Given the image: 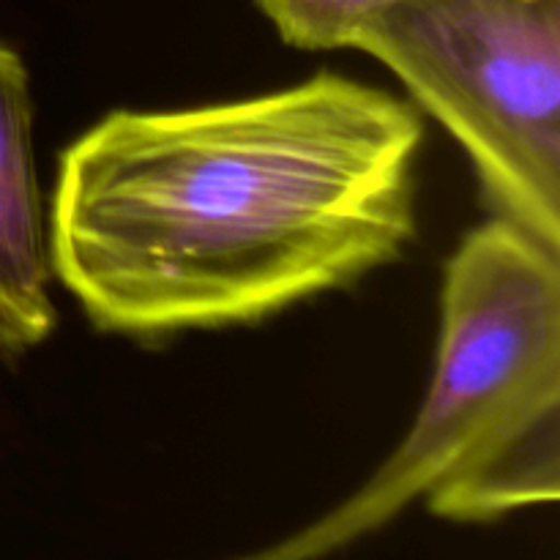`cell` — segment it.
<instances>
[{"instance_id": "cell-2", "label": "cell", "mask_w": 560, "mask_h": 560, "mask_svg": "<svg viewBox=\"0 0 560 560\" xmlns=\"http://www.w3.org/2000/svg\"><path fill=\"white\" fill-rule=\"evenodd\" d=\"M550 413H560V252L490 217L443 266L432 381L392 457L326 517L238 560L331 556Z\"/></svg>"}, {"instance_id": "cell-1", "label": "cell", "mask_w": 560, "mask_h": 560, "mask_svg": "<svg viewBox=\"0 0 560 560\" xmlns=\"http://www.w3.org/2000/svg\"><path fill=\"white\" fill-rule=\"evenodd\" d=\"M424 118L317 71L189 109H115L49 195L55 284L96 331L159 342L257 326L353 288L419 235Z\"/></svg>"}, {"instance_id": "cell-3", "label": "cell", "mask_w": 560, "mask_h": 560, "mask_svg": "<svg viewBox=\"0 0 560 560\" xmlns=\"http://www.w3.org/2000/svg\"><path fill=\"white\" fill-rule=\"evenodd\" d=\"M350 49L459 142L492 219L560 252V0H397Z\"/></svg>"}, {"instance_id": "cell-6", "label": "cell", "mask_w": 560, "mask_h": 560, "mask_svg": "<svg viewBox=\"0 0 560 560\" xmlns=\"http://www.w3.org/2000/svg\"><path fill=\"white\" fill-rule=\"evenodd\" d=\"M284 44L295 49H345L355 31L397 0H255Z\"/></svg>"}, {"instance_id": "cell-5", "label": "cell", "mask_w": 560, "mask_h": 560, "mask_svg": "<svg viewBox=\"0 0 560 560\" xmlns=\"http://www.w3.org/2000/svg\"><path fill=\"white\" fill-rule=\"evenodd\" d=\"M560 492V413L534 421L485 459L438 487L427 503L454 523H492Z\"/></svg>"}, {"instance_id": "cell-4", "label": "cell", "mask_w": 560, "mask_h": 560, "mask_svg": "<svg viewBox=\"0 0 560 560\" xmlns=\"http://www.w3.org/2000/svg\"><path fill=\"white\" fill-rule=\"evenodd\" d=\"M25 60L0 42V359L16 361L55 331L49 211Z\"/></svg>"}]
</instances>
